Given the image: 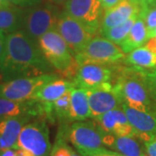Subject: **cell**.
<instances>
[{
    "mask_svg": "<svg viewBox=\"0 0 156 156\" xmlns=\"http://www.w3.org/2000/svg\"><path fill=\"white\" fill-rule=\"evenodd\" d=\"M122 108L134 128L137 139L146 142L156 136V112L138 110L125 102H122Z\"/></svg>",
    "mask_w": 156,
    "mask_h": 156,
    "instance_id": "cell-13",
    "label": "cell"
},
{
    "mask_svg": "<svg viewBox=\"0 0 156 156\" xmlns=\"http://www.w3.org/2000/svg\"><path fill=\"white\" fill-rule=\"evenodd\" d=\"M50 1L56 5H64V4L67 2V0H50Z\"/></svg>",
    "mask_w": 156,
    "mask_h": 156,
    "instance_id": "cell-38",
    "label": "cell"
},
{
    "mask_svg": "<svg viewBox=\"0 0 156 156\" xmlns=\"http://www.w3.org/2000/svg\"><path fill=\"white\" fill-rule=\"evenodd\" d=\"M139 15L140 13H137L132 17H130L126 22L122 23V24H119V25L112 27V28L107 29L105 30H101L99 33L101 34V37L108 39L112 42H114L115 44L119 45L124 39L126 38V37L128 36V32L130 31V30L134 25L136 19L138 18Z\"/></svg>",
    "mask_w": 156,
    "mask_h": 156,
    "instance_id": "cell-24",
    "label": "cell"
},
{
    "mask_svg": "<svg viewBox=\"0 0 156 156\" xmlns=\"http://www.w3.org/2000/svg\"><path fill=\"white\" fill-rule=\"evenodd\" d=\"M61 12L56 5L50 3L24 8L21 30L37 42L46 32L56 30Z\"/></svg>",
    "mask_w": 156,
    "mask_h": 156,
    "instance_id": "cell-5",
    "label": "cell"
},
{
    "mask_svg": "<svg viewBox=\"0 0 156 156\" xmlns=\"http://www.w3.org/2000/svg\"><path fill=\"white\" fill-rule=\"evenodd\" d=\"M71 90V89H70ZM70 90L67 91L63 95L59 97L56 101L50 102V108L54 117L63 122L65 121H69V108H70Z\"/></svg>",
    "mask_w": 156,
    "mask_h": 156,
    "instance_id": "cell-25",
    "label": "cell"
},
{
    "mask_svg": "<svg viewBox=\"0 0 156 156\" xmlns=\"http://www.w3.org/2000/svg\"><path fill=\"white\" fill-rule=\"evenodd\" d=\"M39 1H42V0H39Z\"/></svg>",
    "mask_w": 156,
    "mask_h": 156,
    "instance_id": "cell-42",
    "label": "cell"
},
{
    "mask_svg": "<svg viewBox=\"0 0 156 156\" xmlns=\"http://www.w3.org/2000/svg\"><path fill=\"white\" fill-rule=\"evenodd\" d=\"M140 156H148V155H147V154H145V153H143V154H141Z\"/></svg>",
    "mask_w": 156,
    "mask_h": 156,
    "instance_id": "cell-40",
    "label": "cell"
},
{
    "mask_svg": "<svg viewBox=\"0 0 156 156\" xmlns=\"http://www.w3.org/2000/svg\"><path fill=\"white\" fill-rule=\"evenodd\" d=\"M130 1H132V2H134V3H135V4H137V5H140L139 0H130Z\"/></svg>",
    "mask_w": 156,
    "mask_h": 156,
    "instance_id": "cell-39",
    "label": "cell"
},
{
    "mask_svg": "<svg viewBox=\"0 0 156 156\" xmlns=\"http://www.w3.org/2000/svg\"><path fill=\"white\" fill-rule=\"evenodd\" d=\"M136 68L139 69L140 72L143 76L146 83H147V85L149 89L151 95L156 102V68H154V69Z\"/></svg>",
    "mask_w": 156,
    "mask_h": 156,
    "instance_id": "cell-28",
    "label": "cell"
},
{
    "mask_svg": "<svg viewBox=\"0 0 156 156\" xmlns=\"http://www.w3.org/2000/svg\"><path fill=\"white\" fill-rule=\"evenodd\" d=\"M56 30L65 40L75 56L81 53L92 37L95 36L64 11L61 12Z\"/></svg>",
    "mask_w": 156,
    "mask_h": 156,
    "instance_id": "cell-11",
    "label": "cell"
},
{
    "mask_svg": "<svg viewBox=\"0 0 156 156\" xmlns=\"http://www.w3.org/2000/svg\"><path fill=\"white\" fill-rule=\"evenodd\" d=\"M17 148L28 151L34 156H50L52 147L45 120L40 118L23 127L16 144Z\"/></svg>",
    "mask_w": 156,
    "mask_h": 156,
    "instance_id": "cell-6",
    "label": "cell"
},
{
    "mask_svg": "<svg viewBox=\"0 0 156 156\" xmlns=\"http://www.w3.org/2000/svg\"><path fill=\"white\" fill-rule=\"evenodd\" d=\"M57 135L63 137L82 156L106 148L102 141V130L95 121H78L69 127H60Z\"/></svg>",
    "mask_w": 156,
    "mask_h": 156,
    "instance_id": "cell-4",
    "label": "cell"
},
{
    "mask_svg": "<svg viewBox=\"0 0 156 156\" xmlns=\"http://www.w3.org/2000/svg\"><path fill=\"white\" fill-rule=\"evenodd\" d=\"M0 156H17V149L8 148V149L0 150Z\"/></svg>",
    "mask_w": 156,
    "mask_h": 156,
    "instance_id": "cell-36",
    "label": "cell"
},
{
    "mask_svg": "<svg viewBox=\"0 0 156 156\" xmlns=\"http://www.w3.org/2000/svg\"><path fill=\"white\" fill-rule=\"evenodd\" d=\"M113 85L123 102L129 107L142 111L156 112L155 101L143 76L136 67H118Z\"/></svg>",
    "mask_w": 156,
    "mask_h": 156,
    "instance_id": "cell-2",
    "label": "cell"
},
{
    "mask_svg": "<svg viewBox=\"0 0 156 156\" xmlns=\"http://www.w3.org/2000/svg\"><path fill=\"white\" fill-rule=\"evenodd\" d=\"M70 108L69 114V121L78 122L92 118L87 90L83 88L74 87L70 90Z\"/></svg>",
    "mask_w": 156,
    "mask_h": 156,
    "instance_id": "cell-19",
    "label": "cell"
},
{
    "mask_svg": "<svg viewBox=\"0 0 156 156\" xmlns=\"http://www.w3.org/2000/svg\"><path fill=\"white\" fill-rule=\"evenodd\" d=\"M143 143L145 147L146 154L148 156H156V136Z\"/></svg>",
    "mask_w": 156,
    "mask_h": 156,
    "instance_id": "cell-30",
    "label": "cell"
},
{
    "mask_svg": "<svg viewBox=\"0 0 156 156\" xmlns=\"http://www.w3.org/2000/svg\"><path fill=\"white\" fill-rule=\"evenodd\" d=\"M11 5L15 6H18L21 8H27L30 6L36 5L40 4L41 1L39 0H8Z\"/></svg>",
    "mask_w": 156,
    "mask_h": 156,
    "instance_id": "cell-29",
    "label": "cell"
},
{
    "mask_svg": "<svg viewBox=\"0 0 156 156\" xmlns=\"http://www.w3.org/2000/svg\"><path fill=\"white\" fill-rule=\"evenodd\" d=\"M92 118L122 106L123 100L111 83L86 89Z\"/></svg>",
    "mask_w": 156,
    "mask_h": 156,
    "instance_id": "cell-12",
    "label": "cell"
},
{
    "mask_svg": "<svg viewBox=\"0 0 156 156\" xmlns=\"http://www.w3.org/2000/svg\"><path fill=\"white\" fill-rule=\"evenodd\" d=\"M13 5L8 0H0V8H4V7H9V6Z\"/></svg>",
    "mask_w": 156,
    "mask_h": 156,
    "instance_id": "cell-37",
    "label": "cell"
},
{
    "mask_svg": "<svg viewBox=\"0 0 156 156\" xmlns=\"http://www.w3.org/2000/svg\"><path fill=\"white\" fill-rule=\"evenodd\" d=\"M74 87L72 82L57 77L44 84L36 93L34 99L40 102H52Z\"/></svg>",
    "mask_w": 156,
    "mask_h": 156,
    "instance_id": "cell-20",
    "label": "cell"
},
{
    "mask_svg": "<svg viewBox=\"0 0 156 156\" xmlns=\"http://www.w3.org/2000/svg\"><path fill=\"white\" fill-rule=\"evenodd\" d=\"M57 77V75L50 73L5 81L0 83V97L20 101L32 100L37 90L44 84Z\"/></svg>",
    "mask_w": 156,
    "mask_h": 156,
    "instance_id": "cell-8",
    "label": "cell"
},
{
    "mask_svg": "<svg viewBox=\"0 0 156 156\" xmlns=\"http://www.w3.org/2000/svg\"><path fill=\"white\" fill-rule=\"evenodd\" d=\"M17 116L44 117L42 102L35 99L20 101L0 97V120Z\"/></svg>",
    "mask_w": 156,
    "mask_h": 156,
    "instance_id": "cell-15",
    "label": "cell"
},
{
    "mask_svg": "<svg viewBox=\"0 0 156 156\" xmlns=\"http://www.w3.org/2000/svg\"><path fill=\"white\" fill-rule=\"evenodd\" d=\"M118 67L117 63L88 62L80 64L77 72L71 82L75 87L85 89L95 88L108 83H113Z\"/></svg>",
    "mask_w": 156,
    "mask_h": 156,
    "instance_id": "cell-10",
    "label": "cell"
},
{
    "mask_svg": "<svg viewBox=\"0 0 156 156\" xmlns=\"http://www.w3.org/2000/svg\"><path fill=\"white\" fill-rule=\"evenodd\" d=\"M140 16L145 22L148 39L153 37L156 29V5L147 9H140Z\"/></svg>",
    "mask_w": 156,
    "mask_h": 156,
    "instance_id": "cell-27",
    "label": "cell"
},
{
    "mask_svg": "<svg viewBox=\"0 0 156 156\" xmlns=\"http://www.w3.org/2000/svg\"><path fill=\"white\" fill-rule=\"evenodd\" d=\"M5 43H6V35L5 32L0 31V63L2 62L3 56L5 50Z\"/></svg>",
    "mask_w": 156,
    "mask_h": 156,
    "instance_id": "cell-32",
    "label": "cell"
},
{
    "mask_svg": "<svg viewBox=\"0 0 156 156\" xmlns=\"http://www.w3.org/2000/svg\"><path fill=\"white\" fill-rule=\"evenodd\" d=\"M31 117H9L0 120V150L15 148L23 127Z\"/></svg>",
    "mask_w": 156,
    "mask_h": 156,
    "instance_id": "cell-17",
    "label": "cell"
},
{
    "mask_svg": "<svg viewBox=\"0 0 156 156\" xmlns=\"http://www.w3.org/2000/svg\"><path fill=\"white\" fill-rule=\"evenodd\" d=\"M94 121L106 133L117 136H131L136 138L134 128L129 122L122 106L94 118Z\"/></svg>",
    "mask_w": 156,
    "mask_h": 156,
    "instance_id": "cell-14",
    "label": "cell"
},
{
    "mask_svg": "<svg viewBox=\"0 0 156 156\" xmlns=\"http://www.w3.org/2000/svg\"><path fill=\"white\" fill-rule=\"evenodd\" d=\"M140 6L130 0H122L116 5L104 10L99 32L126 22L134 15L140 13Z\"/></svg>",
    "mask_w": 156,
    "mask_h": 156,
    "instance_id": "cell-16",
    "label": "cell"
},
{
    "mask_svg": "<svg viewBox=\"0 0 156 156\" xmlns=\"http://www.w3.org/2000/svg\"><path fill=\"white\" fill-rule=\"evenodd\" d=\"M102 141L106 147H109L123 156H140L144 153L135 137L117 136L102 130Z\"/></svg>",
    "mask_w": 156,
    "mask_h": 156,
    "instance_id": "cell-18",
    "label": "cell"
},
{
    "mask_svg": "<svg viewBox=\"0 0 156 156\" xmlns=\"http://www.w3.org/2000/svg\"><path fill=\"white\" fill-rule=\"evenodd\" d=\"M54 70L40 50L37 42L23 30H19L6 35L5 50L0 63V74L4 81L37 76Z\"/></svg>",
    "mask_w": 156,
    "mask_h": 156,
    "instance_id": "cell-1",
    "label": "cell"
},
{
    "mask_svg": "<svg viewBox=\"0 0 156 156\" xmlns=\"http://www.w3.org/2000/svg\"><path fill=\"white\" fill-rule=\"evenodd\" d=\"M140 9H147L152 5H156V0H139Z\"/></svg>",
    "mask_w": 156,
    "mask_h": 156,
    "instance_id": "cell-35",
    "label": "cell"
},
{
    "mask_svg": "<svg viewBox=\"0 0 156 156\" xmlns=\"http://www.w3.org/2000/svg\"><path fill=\"white\" fill-rule=\"evenodd\" d=\"M144 47L156 54V37H153L148 39L144 44Z\"/></svg>",
    "mask_w": 156,
    "mask_h": 156,
    "instance_id": "cell-33",
    "label": "cell"
},
{
    "mask_svg": "<svg viewBox=\"0 0 156 156\" xmlns=\"http://www.w3.org/2000/svg\"><path fill=\"white\" fill-rule=\"evenodd\" d=\"M64 11L76 19L92 34L99 32L104 8L100 0H67Z\"/></svg>",
    "mask_w": 156,
    "mask_h": 156,
    "instance_id": "cell-9",
    "label": "cell"
},
{
    "mask_svg": "<svg viewBox=\"0 0 156 156\" xmlns=\"http://www.w3.org/2000/svg\"><path fill=\"white\" fill-rule=\"evenodd\" d=\"M100 1L104 10H106V9L116 5L117 4H119L122 0H100Z\"/></svg>",
    "mask_w": 156,
    "mask_h": 156,
    "instance_id": "cell-34",
    "label": "cell"
},
{
    "mask_svg": "<svg viewBox=\"0 0 156 156\" xmlns=\"http://www.w3.org/2000/svg\"><path fill=\"white\" fill-rule=\"evenodd\" d=\"M125 55L120 46L114 42L101 36H94L84 50L76 56V59L79 65L88 62L114 64L123 61Z\"/></svg>",
    "mask_w": 156,
    "mask_h": 156,
    "instance_id": "cell-7",
    "label": "cell"
},
{
    "mask_svg": "<svg viewBox=\"0 0 156 156\" xmlns=\"http://www.w3.org/2000/svg\"><path fill=\"white\" fill-rule=\"evenodd\" d=\"M24 9L11 5L0 8V31L11 33L22 29Z\"/></svg>",
    "mask_w": 156,
    "mask_h": 156,
    "instance_id": "cell-22",
    "label": "cell"
},
{
    "mask_svg": "<svg viewBox=\"0 0 156 156\" xmlns=\"http://www.w3.org/2000/svg\"><path fill=\"white\" fill-rule=\"evenodd\" d=\"M123 62L130 66L154 69L156 68V54L141 46L127 54Z\"/></svg>",
    "mask_w": 156,
    "mask_h": 156,
    "instance_id": "cell-23",
    "label": "cell"
},
{
    "mask_svg": "<svg viewBox=\"0 0 156 156\" xmlns=\"http://www.w3.org/2000/svg\"><path fill=\"white\" fill-rule=\"evenodd\" d=\"M50 156H82L77 151L68 144V141L60 135H57L55 145L50 151Z\"/></svg>",
    "mask_w": 156,
    "mask_h": 156,
    "instance_id": "cell-26",
    "label": "cell"
},
{
    "mask_svg": "<svg viewBox=\"0 0 156 156\" xmlns=\"http://www.w3.org/2000/svg\"><path fill=\"white\" fill-rule=\"evenodd\" d=\"M87 156H123L121 154L117 153L115 151L109 150L108 148H104L100 151H97L95 153H93L91 154H89Z\"/></svg>",
    "mask_w": 156,
    "mask_h": 156,
    "instance_id": "cell-31",
    "label": "cell"
},
{
    "mask_svg": "<svg viewBox=\"0 0 156 156\" xmlns=\"http://www.w3.org/2000/svg\"><path fill=\"white\" fill-rule=\"evenodd\" d=\"M37 44L45 58L56 72L71 82L77 72L79 63L58 31L51 30L46 32L37 40Z\"/></svg>",
    "mask_w": 156,
    "mask_h": 156,
    "instance_id": "cell-3",
    "label": "cell"
},
{
    "mask_svg": "<svg viewBox=\"0 0 156 156\" xmlns=\"http://www.w3.org/2000/svg\"><path fill=\"white\" fill-rule=\"evenodd\" d=\"M154 37H156V29H155V31H154Z\"/></svg>",
    "mask_w": 156,
    "mask_h": 156,
    "instance_id": "cell-41",
    "label": "cell"
},
{
    "mask_svg": "<svg viewBox=\"0 0 156 156\" xmlns=\"http://www.w3.org/2000/svg\"><path fill=\"white\" fill-rule=\"evenodd\" d=\"M147 40L148 37L145 22L143 18L139 15L130 31L128 32V36L119 46L125 54H128L132 50L145 44Z\"/></svg>",
    "mask_w": 156,
    "mask_h": 156,
    "instance_id": "cell-21",
    "label": "cell"
}]
</instances>
